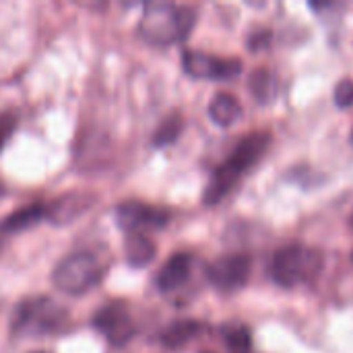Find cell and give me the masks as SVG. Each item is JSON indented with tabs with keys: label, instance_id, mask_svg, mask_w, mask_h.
Masks as SVG:
<instances>
[{
	"label": "cell",
	"instance_id": "cell-1",
	"mask_svg": "<svg viewBox=\"0 0 353 353\" xmlns=\"http://www.w3.org/2000/svg\"><path fill=\"white\" fill-rule=\"evenodd\" d=\"M196 23V12L190 6L165 0H153L143 6L139 33L153 46H170L188 37Z\"/></svg>",
	"mask_w": 353,
	"mask_h": 353
},
{
	"label": "cell",
	"instance_id": "cell-2",
	"mask_svg": "<svg viewBox=\"0 0 353 353\" xmlns=\"http://www.w3.org/2000/svg\"><path fill=\"white\" fill-rule=\"evenodd\" d=\"M269 145H271V137L267 132L246 134L234 147V151L225 157V161L213 172V178L205 190V203L215 205L223 196H228V192L240 182V178L261 161V157L267 153Z\"/></svg>",
	"mask_w": 353,
	"mask_h": 353
},
{
	"label": "cell",
	"instance_id": "cell-3",
	"mask_svg": "<svg viewBox=\"0 0 353 353\" xmlns=\"http://www.w3.org/2000/svg\"><path fill=\"white\" fill-rule=\"evenodd\" d=\"M325 267V256L321 250L310 246H285L275 252L269 273L273 281L281 288H298L314 281Z\"/></svg>",
	"mask_w": 353,
	"mask_h": 353
},
{
	"label": "cell",
	"instance_id": "cell-4",
	"mask_svg": "<svg viewBox=\"0 0 353 353\" xmlns=\"http://www.w3.org/2000/svg\"><path fill=\"white\" fill-rule=\"evenodd\" d=\"M68 312L50 298H29L19 304L12 316V331L21 337H46L66 327Z\"/></svg>",
	"mask_w": 353,
	"mask_h": 353
},
{
	"label": "cell",
	"instance_id": "cell-5",
	"mask_svg": "<svg viewBox=\"0 0 353 353\" xmlns=\"http://www.w3.org/2000/svg\"><path fill=\"white\" fill-rule=\"evenodd\" d=\"M103 277V263L93 252H74L60 261L54 271V285L70 296L93 290Z\"/></svg>",
	"mask_w": 353,
	"mask_h": 353
},
{
	"label": "cell",
	"instance_id": "cell-6",
	"mask_svg": "<svg viewBox=\"0 0 353 353\" xmlns=\"http://www.w3.org/2000/svg\"><path fill=\"white\" fill-rule=\"evenodd\" d=\"M116 221L126 234H145L155 232L168 225L170 213L165 209L139 203V201H126L118 205L116 209Z\"/></svg>",
	"mask_w": 353,
	"mask_h": 353
},
{
	"label": "cell",
	"instance_id": "cell-7",
	"mask_svg": "<svg viewBox=\"0 0 353 353\" xmlns=\"http://www.w3.org/2000/svg\"><path fill=\"white\" fill-rule=\"evenodd\" d=\"M93 327L116 347L126 345L134 337V321L126 302H110L93 316Z\"/></svg>",
	"mask_w": 353,
	"mask_h": 353
},
{
	"label": "cell",
	"instance_id": "cell-8",
	"mask_svg": "<svg viewBox=\"0 0 353 353\" xmlns=\"http://www.w3.org/2000/svg\"><path fill=\"white\" fill-rule=\"evenodd\" d=\"M182 66L194 79H217V81L234 79L242 70V62L236 58H219L196 50L184 52Z\"/></svg>",
	"mask_w": 353,
	"mask_h": 353
},
{
	"label": "cell",
	"instance_id": "cell-9",
	"mask_svg": "<svg viewBox=\"0 0 353 353\" xmlns=\"http://www.w3.org/2000/svg\"><path fill=\"white\" fill-rule=\"evenodd\" d=\"M250 269H252V259L248 254L234 252V254L219 256L209 267L207 275H209V281L217 290H221V292H234V290L242 288L248 281Z\"/></svg>",
	"mask_w": 353,
	"mask_h": 353
},
{
	"label": "cell",
	"instance_id": "cell-10",
	"mask_svg": "<svg viewBox=\"0 0 353 353\" xmlns=\"http://www.w3.org/2000/svg\"><path fill=\"white\" fill-rule=\"evenodd\" d=\"M190 271H192V256L186 254V252H178L174 254L157 273V288L163 292V294H170V292H176L178 288H182L188 277H190Z\"/></svg>",
	"mask_w": 353,
	"mask_h": 353
},
{
	"label": "cell",
	"instance_id": "cell-11",
	"mask_svg": "<svg viewBox=\"0 0 353 353\" xmlns=\"http://www.w3.org/2000/svg\"><path fill=\"white\" fill-rule=\"evenodd\" d=\"M209 116L219 126H232L242 116V103L232 93H217L209 103Z\"/></svg>",
	"mask_w": 353,
	"mask_h": 353
},
{
	"label": "cell",
	"instance_id": "cell-12",
	"mask_svg": "<svg viewBox=\"0 0 353 353\" xmlns=\"http://www.w3.org/2000/svg\"><path fill=\"white\" fill-rule=\"evenodd\" d=\"M124 254L128 265L145 267L155 259V244L145 234H126L124 240Z\"/></svg>",
	"mask_w": 353,
	"mask_h": 353
},
{
	"label": "cell",
	"instance_id": "cell-13",
	"mask_svg": "<svg viewBox=\"0 0 353 353\" xmlns=\"http://www.w3.org/2000/svg\"><path fill=\"white\" fill-rule=\"evenodd\" d=\"M248 87H250L252 95H254L259 101H263V103L273 101V99H275V95H277V91H279L277 77H275L271 70H267V68H259V70H254V72L250 74V83H248Z\"/></svg>",
	"mask_w": 353,
	"mask_h": 353
},
{
	"label": "cell",
	"instance_id": "cell-14",
	"mask_svg": "<svg viewBox=\"0 0 353 353\" xmlns=\"http://www.w3.org/2000/svg\"><path fill=\"white\" fill-rule=\"evenodd\" d=\"M46 217V209L43 205H29L23 207L19 211H14L10 217H6V221L2 223V232H23L35 223H39Z\"/></svg>",
	"mask_w": 353,
	"mask_h": 353
},
{
	"label": "cell",
	"instance_id": "cell-15",
	"mask_svg": "<svg viewBox=\"0 0 353 353\" xmlns=\"http://www.w3.org/2000/svg\"><path fill=\"white\" fill-rule=\"evenodd\" d=\"M201 331V325L194 321H180L174 323L161 337L163 345H168L170 350H180L182 345H186L190 339H194Z\"/></svg>",
	"mask_w": 353,
	"mask_h": 353
},
{
	"label": "cell",
	"instance_id": "cell-16",
	"mask_svg": "<svg viewBox=\"0 0 353 353\" xmlns=\"http://www.w3.org/2000/svg\"><path fill=\"white\" fill-rule=\"evenodd\" d=\"M221 335H223L225 347H228L230 353H250L252 339H250V333H248L246 327H242V325H228V327H223Z\"/></svg>",
	"mask_w": 353,
	"mask_h": 353
},
{
	"label": "cell",
	"instance_id": "cell-17",
	"mask_svg": "<svg viewBox=\"0 0 353 353\" xmlns=\"http://www.w3.org/2000/svg\"><path fill=\"white\" fill-rule=\"evenodd\" d=\"M182 130V120L180 116H170L155 132V145H168L172 143Z\"/></svg>",
	"mask_w": 353,
	"mask_h": 353
},
{
	"label": "cell",
	"instance_id": "cell-18",
	"mask_svg": "<svg viewBox=\"0 0 353 353\" xmlns=\"http://www.w3.org/2000/svg\"><path fill=\"white\" fill-rule=\"evenodd\" d=\"M335 101L339 108H350L353 105V81L345 79L335 87Z\"/></svg>",
	"mask_w": 353,
	"mask_h": 353
},
{
	"label": "cell",
	"instance_id": "cell-19",
	"mask_svg": "<svg viewBox=\"0 0 353 353\" xmlns=\"http://www.w3.org/2000/svg\"><path fill=\"white\" fill-rule=\"evenodd\" d=\"M14 118L10 114H0V151L6 145V141L10 139L12 130H14Z\"/></svg>",
	"mask_w": 353,
	"mask_h": 353
},
{
	"label": "cell",
	"instance_id": "cell-20",
	"mask_svg": "<svg viewBox=\"0 0 353 353\" xmlns=\"http://www.w3.org/2000/svg\"><path fill=\"white\" fill-rule=\"evenodd\" d=\"M33 353H43V352H33Z\"/></svg>",
	"mask_w": 353,
	"mask_h": 353
},
{
	"label": "cell",
	"instance_id": "cell-21",
	"mask_svg": "<svg viewBox=\"0 0 353 353\" xmlns=\"http://www.w3.org/2000/svg\"><path fill=\"white\" fill-rule=\"evenodd\" d=\"M352 143H353V132H352Z\"/></svg>",
	"mask_w": 353,
	"mask_h": 353
}]
</instances>
